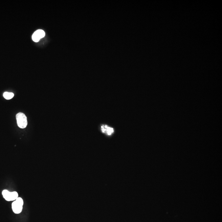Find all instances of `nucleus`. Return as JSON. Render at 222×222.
I'll return each instance as SVG.
<instances>
[{
  "instance_id": "obj_1",
  "label": "nucleus",
  "mask_w": 222,
  "mask_h": 222,
  "mask_svg": "<svg viewBox=\"0 0 222 222\" xmlns=\"http://www.w3.org/2000/svg\"><path fill=\"white\" fill-rule=\"evenodd\" d=\"M24 201L21 197H18L12 204V211L16 214H19L22 211Z\"/></svg>"
},
{
  "instance_id": "obj_2",
  "label": "nucleus",
  "mask_w": 222,
  "mask_h": 222,
  "mask_svg": "<svg viewBox=\"0 0 222 222\" xmlns=\"http://www.w3.org/2000/svg\"><path fill=\"white\" fill-rule=\"evenodd\" d=\"M2 194L3 197L7 201H14L19 197L18 193L16 191L10 192L7 190H4Z\"/></svg>"
},
{
  "instance_id": "obj_3",
  "label": "nucleus",
  "mask_w": 222,
  "mask_h": 222,
  "mask_svg": "<svg viewBox=\"0 0 222 222\" xmlns=\"http://www.w3.org/2000/svg\"><path fill=\"white\" fill-rule=\"evenodd\" d=\"M17 125L21 128H25L27 125V118L22 113H18L16 115Z\"/></svg>"
},
{
  "instance_id": "obj_4",
  "label": "nucleus",
  "mask_w": 222,
  "mask_h": 222,
  "mask_svg": "<svg viewBox=\"0 0 222 222\" xmlns=\"http://www.w3.org/2000/svg\"><path fill=\"white\" fill-rule=\"evenodd\" d=\"M14 96V94L12 93H9V92H5L4 94V97L6 100H10L12 99Z\"/></svg>"
},
{
  "instance_id": "obj_5",
  "label": "nucleus",
  "mask_w": 222,
  "mask_h": 222,
  "mask_svg": "<svg viewBox=\"0 0 222 222\" xmlns=\"http://www.w3.org/2000/svg\"><path fill=\"white\" fill-rule=\"evenodd\" d=\"M39 35L37 33L36 31H35L32 35V39L35 42H38L40 40V39Z\"/></svg>"
},
{
  "instance_id": "obj_6",
  "label": "nucleus",
  "mask_w": 222,
  "mask_h": 222,
  "mask_svg": "<svg viewBox=\"0 0 222 222\" xmlns=\"http://www.w3.org/2000/svg\"><path fill=\"white\" fill-rule=\"evenodd\" d=\"M37 33L39 35L40 37V38H42L43 37H44L45 35V31H43L42 30H38L36 31Z\"/></svg>"
},
{
  "instance_id": "obj_7",
  "label": "nucleus",
  "mask_w": 222,
  "mask_h": 222,
  "mask_svg": "<svg viewBox=\"0 0 222 222\" xmlns=\"http://www.w3.org/2000/svg\"><path fill=\"white\" fill-rule=\"evenodd\" d=\"M105 128L106 129L107 133L108 135H111L112 133L114 132V129L112 128L109 127L107 125L105 126Z\"/></svg>"
}]
</instances>
